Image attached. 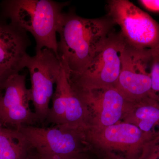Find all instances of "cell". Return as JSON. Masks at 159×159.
Returning <instances> with one entry per match:
<instances>
[{"instance_id": "2e32d148", "label": "cell", "mask_w": 159, "mask_h": 159, "mask_svg": "<svg viewBox=\"0 0 159 159\" xmlns=\"http://www.w3.org/2000/svg\"><path fill=\"white\" fill-rule=\"evenodd\" d=\"M139 2L148 11L159 12V0H141Z\"/></svg>"}, {"instance_id": "ba28073f", "label": "cell", "mask_w": 159, "mask_h": 159, "mask_svg": "<svg viewBox=\"0 0 159 159\" xmlns=\"http://www.w3.org/2000/svg\"><path fill=\"white\" fill-rule=\"evenodd\" d=\"M55 84L47 120L55 125H62L73 129L85 128L86 104L71 82L62 63Z\"/></svg>"}, {"instance_id": "ac0fdd59", "label": "cell", "mask_w": 159, "mask_h": 159, "mask_svg": "<svg viewBox=\"0 0 159 159\" xmlns=\"http://www.w3.org/2000/svg\"><path fill=\"white\" fill-rule=\"evenodd\" d=\"M7 79V78L3 76L2 74H0V91L2 90L3 84Z\"/></svg>"}, {"instance_id": "7a4b0ae2", "label": "cell", "mask_w": 159, "mask_h": 159, "mask_svg": "<svg viewBox=\"0 0 159 159\" xmlns=\"http://www.w3.org/2000/svg\"><path fill=\"white\" fill-rule=\"evenodd\" d=\"M67 4L52 0H10L2 6L11 24L33 35L36 52L50 49L59 58L56 34L62 9Z\"/></svg>"}, {"instance_id": "8992f818", "label": "cell", "mask_w": 159, "mask_h": 159, "mask_svg": "<svg viewBox=\"0 0 159 159\" xmlns=\"http://www.w3.org/2000/svg\"><path fill=\"white\" fill-rule=\"evenodd\" d=\"M155 51L136 48L125 42L116 87L127 99L138 100L151 97V64Z\"/></svg>"}, {"instance_id": "e0dca14e", "label": "cell", "mask_w": 159, "mask_h": 159, "mask_svg": "<svg viewBox=\"0 0 159 159\" xmlns=\"http://www.w3.org/2000/svg\"><path fill=\"white\" fill-rule=\"evenodd\" d=\"M76 155L67 156H36V159H80Z\"/></svg>"}, {"instance_id": "8fae6325", "label": "cell", "mask_w": 159, "mask_h": 159, "mask_svg": "<svg viewBox=\"0 0 159 159\" xmlns=\"http://www.w3.org/2000/svg\"><path fill=\"white\" fill-rule=\"evenodd\" d=\"M80 95L86 105H100V122L105 127L113 125L122 115L125 100L127 99L116 87L81 91Z\"/></svg>"}, {"instance_id": "7c38bea8", "label": "cell", "mask_w": 159, "mask_h": 159, "mask_svg": "<svg viewBox=\"0 0 159 159\" xmlns=\"http://www.w3.org/2000/svg\"><path fill=\"white\" fill-rule=\"evenodd\" d=\"M33 150L19 129L0 128V159H26Z\"/></svg>"}, {"instance_id": "277c9868", "label": "cell", "mask_w": 159, "mask_h": 159, "mask_svg": "<svg viewBox=\"0 0 159 159\" xmlns=\"http://www.w3.org/2000/svg\"><path fill=\"white\" fill-rule=\"evenodd\" d=\"M108 9L126 43L142 50L159 49V24L149 15L127 0L110 1Z\"/></svg>"}, {"instance_id": "5bb4252c", "label": "cell", "mask_w": 159, "mask_h": 159, "mask_svg": "<svg viewBox=\"0 0 159 159\" xmlns=\"http://www.w3.org/2000/svg\"><path fill=\"white\" fill-rule=\"evenodd\" d=\"M140 105L135 111L137 126L143 132L151 131L159 122L158 101L150 97L139 99Z\"/></svg>"}, {"instance_id": "9c48e42d", "label": "cell", "mask_w": 159, "mask_h": 159, "mask_svg": "<svg viewBox=\"0 0 159 159\" xmlns=\"http://www.w3.org/2000/svg\"><path fill=\"white\" fill-rule=\"evenodd\" d=\"M20 129L39 156H67L77 154L79 129L63 125L43 128L23 125Z\"/></svg>"}, {"instance_id": "52a82bcc", "label": "cell", "mask_w": 159, "mask_h": 159, "mask_svg": "<svg viewBox=\"0 0 159 159\" xmlns=\"http://www.w3.org/2000/svg\"><path fill=\"white\" fill-rule=\"evenodd\" d=\"M30 89L26 87V75L9 76L0 91V122L4 127L19 128L39 122L29 107Z\"/></svg>"}, {"instance_id": "d6986e66", "label": "cell", "mask_w": 159, "mask_h": 159, "mask_svg": "<svg viewBox=\"0 0 159 159\" xmlns=\"http://www.w3.org/2000/svg\"><path fill=\"white\" fill-rule=\"evenodd\" d=\"M2 124H1V122H0V128H2Z\"/></svg>"}, {"instance_id": "30bf717a", "label": "cell", "mask_w": 159, "mask_h": 159, "mask_svg": "<svg viewBox=\"0 0 159 159\" xmlns=\"http://www.w3.org/2000/svg\"><path fill=\"white\" fill-rule=\"evenodd\" d=\"M31 44L25 31L11 23H0V74L8 78L25 68Z\"/></svg>"}, {"instance_id": "3957f363", "label": "cell", "mask_w": 159, "mask_h": 159, "mask_svg": "<svg viewBox=\"0 0 159 159\" xmlns=\"http://www.w3.org/2000/svg\"><path fill=\"white\" fill-rule=\"evenodd\" d=\"M125 41L121 33L112 32L88 66L80 74L69 75L77 90L87 91L116 87L122 67Z\"/></svg>"}, {"instance_id": "4fadbf2b", "label": "cell", "mask_w": 159, "mask_h": 159, "mask_svg": "<svg viewBox=\"0 0 159 159\" xmlns=\"http://www.w3.org/2000/svg\"><path fill=\"white\" fill-rule=\"evenodd\" d=\"M151 133L142 132L136 125L128 123L115 124L105 127L102 139L111 146H125L147 142Z\"/></svg>"}, {"instance_id": "5b68a950", "label": "cell", "mask_w": 159, "mask_h": 159, "mask_svg": "<svg viewBox=\"0 0 159 159\" xmlns=\"http://www.w3.org/2000/svg\"><path fill=\"white\" fill-rule=\"evenodd\" d=\"M61 62L53 51L47 48L29 55L25 65L30 75L31 101L39 122L47 120L54 85L59 75Z\"/></svg>"}, {"instance_id": "9a60e30c", "label": "cell", "mask_w": 159, "mask_h": 159, "mask_svg": "<svg viewBox=\"0 0 159 159\" xmlns=\"http://www.w3.org/2000/svg\"><path fill=\"white\" fill-rule=\"evenodd\" d=\"M151 97L159 101V49L154 52L151 64Z\"/></svg>"}, {"instance_id": "6da1fadb", "label": "cell", "mask_w": 159, "mask_h": 159, "mask_svg": "<svg viewBox=\"0 0 159 159\" xmlns=\"http://www.w3.org/2000/svg\"><path fill=\"white\" fill-rule=\"evenodd\" d=\"M110 18L89 19L63 12L57 33L58 55L69 75L80 74L112 33Z\"/></svg>"}]
</instances>
